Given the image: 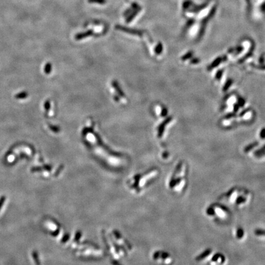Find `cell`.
Returning <instances> with one entry per match:
<instances>
[{"instance_id":"1","label":"cell","mask_w":265,"mask_h":265,"mask_svg":"<svg viewBox=\"0 0 265 265\" xmlns=\"http://www.w3.org/2000/svg\"><path fill=\"white\" fill-rule=\"evenodd\" d=\"M93 31L92 30H88L85 32H82L80 33L77 34L75 38L77 40H80L81 39L91 36L93 35Z\"/></svg>"},{"instance_id":"2","label":"cell","mask_w":265,"mask_h":265,"mask_svg":"<svg viewBox=\"0 0 265 265\" xmlns=\"http://www.w3.org/2000/svg\"><path fill=\"white\" fill-rule=\"evenodd\" d=\"M141 11V9H136L135 10L134 12H132L131 14L128 16V17H127V20H126V22L127 23H130V22L132 20V19H134V18L137 16V14H138V12Z\"/></svg>"},{"instance_id":"3","label":"cell","mask_w":265,"mask_h":265,"mask_svg":"<svg viewBox=\"0 0 265 265\" xmlns=\"http://www.w3.org/2000/svg\"><path fill=\"white\" fill-rule=\"evenodd\" d=\"M221 61H222V58H219L217 59H216L215 61H214V62L211 65V66H209L208 69H212V68H215L216 66H217Z\"/></svg>"},{"instance_id":"4","label":"cell","mask_w":265,"mask_h":265,"mask_svg":"<svg viewBox=\"0 0 265 265\" xmlns=\"http://www.w3.org/2000/svg\"><path fill=\"white\" fill-rule=\"evenodd\" d=\"M89 3H95L99 4H104L107 2V0H88Z\"/></svg>"},{"instance_id":"5","label":"cell","mask_w":265,"mask_h":265,"mask_svg":"<svg viewBox=\"0 0 265 265\" xmlns=\"http://www.w3.org/2000/svg\"><path fill=\"white\" fill-rule=\"evenodd\" d=\"M32 256L33 258L34 261H35L36 265H40V261H39V259H38V255L37 252H35V251H33V253H32Z\"/></svg>"},{"instance_id":"6","label":"cell","mask_w":265,"mask_h":265,"mask_svg":"<svg viewBox=\"0 0 265 265\" xmlns=\"http://www.w3.org/2000/svg\"><path fill=\"white\" fill-rule=\"evenodd\" d=\"M232 80H228L225 86L224 87V91H226V90H227L229 88V87L232 85Z\"/></svg>"},{"instance_id":"7","label":"cell","mask_w":265,"mask_h":265,"mask_svg":"<svg viewBox=\"0 0 265 265\" xmlns=\"http://www.w3.org/2000/svg\"><path fill=\"white\" fill-rule=\"evenodd\" d=\"M6 199V198L5 196H2L1 198H0V211H1V209Z\"/></svg>"},{"instance_id":"8","label":"cell","mask_w":265,"mask_h":265,"mask_svg":"<svg viewBox=\"0 0 265 265\" xmlns=\"http://www.w3.org/2000/svg\"><path fill=\"white\" fill-rule=\"evenodd\" d=\"M222 73H223V70H220L217 73V74H216V76H215L217 79H218V80L220 79L221 77L222 76Z\"/></svg>"},{"instance_id":"9","label":"cell","mask_w":265,"mask_h":265,"mask_svg":"<svg viewBox=\"0 0 265 265\" xmlns=\"http://www.w3.org/2000/svg\"><path fill=\"white\" fill-rule=\"evenodd\" d=\"M257 144H258V143H257V142H256V143H254V144H252L249 145L248 146V147H247L246 150V151H248V150H250V149H252L254 147V146L256 145Z\"/></svg>"},{"instance_id":"10","label":"cell","mask_w":265,"mask_h":265,"mask_svg":"<svg viewBox=\"0 0 265 265\" xmlns=\"http://www.w3.org/2000/svg\"><path fill=\"white\" fill-rule=\"evenodd\" d=\"M260 136L261 137V138L262 139H265V128H263L260 132Z\"/></svg>"},{"instance_id":"11","label":"cell","mask_w":265,"mask_h":265,"mask_svg":"<svg viewBox=\"0 0 265 265\" xmlns=\"http://www.w3.org/2000/svg\"><path fill=\"white\" fill-rule=\"evenodd\" d=\"M192 56V53H187V55H185V56H184L183 57H182V60H187V59H188V58H189L190 57H191Z\"/></svg>"},{"instance_id":"12","label":"cell","mask_w":265,"mask_h":265,"mask_svg":"<svg viewBox=\"0 0 265 265\" xmlns=\"http://www.w3.org/2000/svg\"><path fill=\"white\" fill-rule=\"evenodd\" d=\"M244 100L243 99H242V98H240L239 99V105L241 106H244Z\"/></svg>"},{"instance_id":"13","label":"cell","mask_w":265,"mask_h":265,"mask_svg":"<svg viewBox=\"0 0 265 265\" xmlns=\"http://www.w3.org/2000/svg\"><path fill=\"white\" fill-rule=\"evenodd\" d=\"M254 67L258 68H259V69H265V66H255Z\"/></svg>"},{"instance_id":"14","label":"cell","mask_w":265,"mask_h":265,"mask_svg":"<svg viewBox=\"0 0 265 265\" xmlns=\"http://www.w3.org/2000/svg\"><path fill=\"white\" fill-rule=\"evenodd\" d=\"M234 111H237L238 110V105H236V106H234Z\"/></svg>"}]
</instances>
